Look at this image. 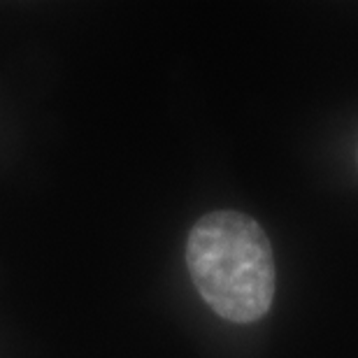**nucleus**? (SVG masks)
Instances as JSON below:
<instances>
[{
  "instance_id": "1",
  "label": "nucleus",
  "mask_w": 358,
  "mask_h": 358,
  "mask_svg": "<svg viewBox=\"0 0 358 358\" xmlns=\"http://www.w3.org/2000/svg\"><path fill=\"white\" fill-rule=\"evenodd\" d=\"M186 266L200 298L233 324L266 317L275 298V259L263 228L240 212H212L193 224Z\"/></svg>"
}]
</instances>
